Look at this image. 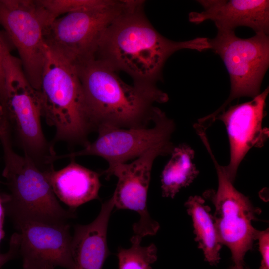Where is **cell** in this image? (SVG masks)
Here are the masks:
<instances>
[{
    "label": "cell",
    "instance_id": "obj_13",
    "mask_svg": "<svg viewBox=\"0 0 269 269\" xmlns=\"http://www.w3.org/2000/svg\"><path fill=\"white\" fill-rule=\"evenodd\" d=\"M269 87L248 102L230 106L214 119L221 120L226 128L230 146V161L224 166L226 173L233 183L239 166L253 147L262 146L268 131L262 128L266 115V100Z\"/></svg>",
    "mask_w": 269,
    "mask_h": 269
},
{
    "label": "cell",
    "instance_id": "obj_19",
    "mask_svg": "<svg viewBox=\"0 0 269 269\" xmlns=\"http://www.w3.org/2000/svg\"><path fill=\"white\" fill-rule=\"evenodd\" d=\"M46 27L63 14L101 7L112 0H34Z\"/></svg>",
    "mask_w": 269,
    "mask_h": 269
},
{
    "label": "cell",
    "instance_id": "obj_20",
    "mask_svg": "<svg viewBox=\"0 0 269 269\" xmlns=\"http://www.w3.org/2000/svg\"><path fill=\"white\" fill-rule=\"evenodd\" d=\"M142 239L134 235L131 238L130 248L119 247V269H151L152 264L157 259V249L154 244L142 246Z\"/></svg>",
    "mask_w": 269,
    "mask_h": 269
},
{
    "label": "cell",
    "instance_id": "obj_2",
    "mask_svg": "<svg viewBox=\"0 0 269 269\" xmlns=\"http://www.w3.org/2000/svg\"><path fill=\"white\" fill-rule=\"evenodd\" d=\"M75 66L96 130L101 124L147 127L158 109L154 104L168 100V95L156 85H128L99 60L90 59Z\"/></svg>",
    "mask_w": 269,
    "mask_h": 269
},
{
    "label": "cell",
    "instance_id": "obj_12",
    "mask_svg": "<svg viewBox=\"0 0 269 269\" xmlns=\"http://www.w3.org/2000/svg\"><path fill=\"white\" fill-rule=\"evenodd\" d=\"M14 225L18 230L23 269H74L68 222L23 221Z\"/></svg>",
    "mask_w": 269,
    "mask_h": 269
},
{
    "label": "cell",
    "instance_id": "obj_5",
    "mask_svg": "<svg viewBox=\"0 0 269 269\" xmlns=\"http://www.w3.org/2000/svg\"><path fill=\"white\" fill-rule=\"evenodd\" d=\"M3 63L7 96L6 117L10 128L14 129L23 154L42 170H51L57 154L43 132L39 93L28 81L20 60L11 54L6 43Z\"/></svg>",
    "mask_w": 269,
    "mask_h": 269
},
{
    "label": "cell",
    "instance_id": "obj_17",
    "mask_svg": "<svg viewBox=\"0 0 269 269\" xmlns=\"http://www.w3.org/2000/svg\"><path fill=\"white\" fill-rule=\"evenodd\" d=\"M185 206L192 221L195 241L205 261L213 265L218 264L223 245L209 206L203 198L197 195L190 196Z\"/></svg>",
    "mask_w": 269,
    "mask_h": 269
},
{
    "label": "cell",
    "instance_id": "obj_26",
    "mask_svg": "<svg viewBox=\"0 0 269 269\" xmlns=\"http://www.w3.org/2000/svg\"><path fill=\"white\" fill-rule=\"evenodd\" d=\"M2 109H1V106L0 105V123L1 118H2Z\"/></svg>",
    "mask_w": 269,
    "mask_h": 269
},
{
    "label": "cell",
    "instance_id": "obj_4",
    "mask_svg": "<svg viewBox=\"0 0 269 269\" xmlns=\"http://www.w3.org/2000/svg\"><path fill=\"white\" fill-rule=\"evenodd\" d=\"M42 116L55 129L54 142L83 147L96 128L88 113L74 64L48 47L38 91Z\"/></svg>",
    "mask_w": 269,
    "mask_h": 269
},
{
    "label": "cell",
    "instance_id": "obj_23",
    "mask_svg": "<svg viewBox=\"0 0 269 269\" xmlns=\"http://www.w3.org/2000/svg\"><path fill=\"white\" fill-rule=\"evenodd\" d=\"M19 236L16 232L11 237L8 251L4 253H0V268L19 254Z\"/></svg>",
    "mask_w": 269,
    "mask_h": 269
},
{
    "label": "cell",
    "instance_id": "obj_10",
    "mask_svg": "<svg viewBox=\"0 0 269 269\" xmlns=\"http://www.w3.org/2000/svg\"><path fill=\"white\" fill-rule=\"evenodd\" d=\"M0 25L17 49L25 76L39 91L48 47L34 0H0Z\"/></svg>",
    "mask_w": 269,
    "mask_h": 269
},
{
    "label": "cell",
    "instance_id": "obj_6",
    "mask_svg": "<svg viewBox=\"0 0 269 269\" xmlns=\"http://www.w3.org/2000/svg\"><path fill=\"white\" fill-rule=\"evenodd\" d=\"M216 37L209 39L210 49L224 62L231 83L230 95L215 112L198 121L208 128L215 118L234 99L252 98L260 93L262 80L269 65V35L256 34L249 38L237 37L235 31L217 29Z\"/></svg>",
    "mask_w": 269,
    "mask_h": 269
},
{
    "label": "cell",
    "instance_id": "obj_3",
    "mask_svg": "<svg viewBox=\"0 0 269 269\" xmlns=\"http://www.w3.org/2000/svg\"><path fill=\"white\" fill-rule=\"evenodd\" d=\"M0 142L4 162L2 176L8 192L2 194L6 214L14 224L23 221L64 223L76 216L75 210L65 209L59 203L46 175L25 155L12 146L8 121L0 123Z\"/></svg>",
    "mask_w": 269,
    "mask_h": 269
},
{
    "label": "cell",
    "instance_id": "obj_16",
    "mask_svg": "<svg viewBox=\"0 0 269 269\" xmlns=\"http://www.w3.org/2000/svg\"><path fill=\"white\" fill-rule=\"evenodd\" d=\"M65 167L53 169L46 175L55 196L75 210L79 206L99 199L101 187L99 174L76 162L74 158Z\"/></svg>",
    "mask_w": 269,
    "mask_h": 269
},
{
    "label": "cell",
    "instance_id": "obj_7",
    "mask_svg": "<svg viewBox=\"0 0 269 269\" xmlns=\"http://www.w3.org/2000/svg\"><path fill=\"white\" fill-rule=\"evenodd\" d=\"M202 141L214 164L218 176L217 190H208L204 196L210 199L215 207L213 216L222 245L230 250L234 264H244L246 253L257 240L259 231L252 223L261 210L234 187L224 166L215 158L208 139L205 138Z\"/></svg>",
    "mask_w": 269,
    "mask_h": 269
},
{
    "label": "cell",
    "instance_id": "obj_8",
    "mask_svg": "<svg viewBox=\"0 0 269 269\" xmlns=\"http://www.w3.org/2000/svg\"><path fill=\"white\" fill-rule=\"evenodd\" d=\"M131 2L112 0L101 7L58 18L45 29L47 47L74 65L94 59L106 30Z\"/></svg>",
    "mask_w": 269,
    "mask_h": 269
},
{
    "label": "cell",
    "instance_id": "obj_18",
    "mask_svg": "<svg viewBox=\"0 0 269 269\" xmlns=\"http://www.w3.org/2000/svg\"><path fill=\"white\" fill-rule=\"evenodd\" d=\"M194 151L189 145L181 144L174 147L171 157L161 176L163 197L173 198L183 188L189 186L199 174L193 160Z\"/></svg>",
    "mask_w": 269,
    "mask_h": 269
},
{
    "label": "cell",
    "instance_id": "obj_15",
    "mask_svg": "<svg viewBox=\"0 0 269 269\" xmlns=\"http://www.w3.org/2000/svg\"><path fill=\"white\" fill-rule=\"evenodd\" d=\"M114 207L112 198L102 204L95 219L87 225L74 227L72 239L74 269H102L110 254L107 241L108 222Z\"/></svg>",
    "mask_w": 269,
    "mask_h": 269
},
{
    "label": "cell",
    "instance_id": "obj_25",
    "mask_svg": "<svg viewBox=\"0 0 269 269\" xmlns=\"http://www.w3.org/2000/svg\"><path fill=\"white\" fill-rule=\"evenodd\" d=\"M227 269H245L244 267V264L236 265L234 264V265L229 267Z\"/></svg>",
    "mask_w": 269,
    "mask_h": 269
},
{
    "label": "cell",
    "instance_id": "obj_21",
    "mask_svg": "<svg viewBox=\"0 0 269 269\" xmlns=\"http://www.w3.org/2000/svg\"><path fill=\"white\" fill-rule=\"evenodd\" d=\"M257 240L261 256L259 269H269V229L259 231Z\"/></svg>",
    "mask_w": 269,
    "mask_h": 269
},
{
    "label": "cell",
    "instance_id": "obj_11",
    "mask_svg": "<svg viewBox=\"0 0 269 269\" xmlns=\"http://www.w3.org/2000/svg\"><path fill=\"white\" fill-rule=\"evenodd\" d=\"M174 146L172 142L158 145L130 163L108 166L103 172L107 178L115 176L118 182L112 196L117 209L136 211L139 220L133 225L134 235L141 238L155 235L159 223L150 216L147 206V193L151 172L155 159L171 154Z\"/></svg>",
    "mask_w": 269,
    "mask_h": 269
},
{
    "label": "cell",
    "instance_id": "obj_14",
    "mask_svg": "<svg viewBox=\"0 0 269 269\" xmlns=\"http://www.w3.org/2000/svg\"><path fill=\"white\" fill-rule=\"evenodd\" d=\"M203 11L192 12L189 20L200 24L206 20L215 23L217 29L233 30L249 27L256 33L269 35V1L267 0H199Z\"/></svg>",
    "mask_w": 269,
    "mask_h": 269
},
{
    "label": "cell",
    "instance_id": "obj_9",
    "mask_svg": "<svg viewBox=\"0 0 269 269\" xmlns=\"http://www.w3.org/2000/svg\"><path fill=\"white\" fill-rule=\"evenodd\" d=\"M174 121L158 109L151 127L125 128L110 125L98 126V135L80 150L57 155V160L82 156H97L105 159L109 166L137 158L151 148L171 142Z\"/></svg>",
    "mask_w": 269,
    "mask_h": 269
},
{
    "label": "cell",
    "instance_id": "obj_1",
    "mask_svg": "<svg viewBox=\"0 0 269 269\" xmlns=\"http://www.w3.org/2000/svg\"><path fill=\"white\" fill-rule=\"evenodd\" d=\"M143 4L142 0H132L106 30L94 59L116 71L127 73L134 84L156 85L172 54L184 49L203 51L210 47L206 37L174 41L164 37L145 16Z\"/></svg>",
    "mask_w": 269,
    "mask_h": 269
},
{
    "label": "cell",
    "instance_id": "obj_22",
    "mask_svg": "<svg viewBox=\"0 0 269 269\" xmlns=\"http://www.w3.org/2000/svg\"><path fill=\"white\" fill-rule=\"evenodd\" d=\"M6 42L0 34V105L4 113H6L7 96L3 68V47Z\"/></svg>",
    "mask_w": 269,
    "mask_h": 269
},
{
    "label": "cell",
    "instance_id": "obj_24",
    "mask_svg": "<svg viewBox=\"0 0 269 269\" xmlns=\"http://www.w3.org/2000/svg\"><path fill=\"white\" fill-rule=\"evenodd\" d=\"M5 215V213L3 203L2 194L0 190V244L4 236L3 223Z\"/></svg>",
    "mask_w": 269,
    "mask_h": 269
}]
</instances>
